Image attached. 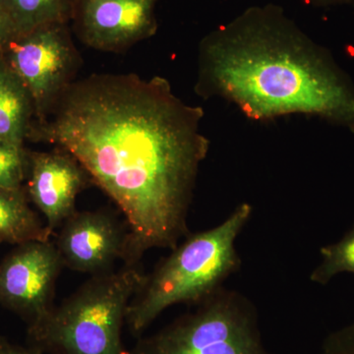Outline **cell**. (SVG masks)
Instances as JSON below:
<instances>
[{
  "label": "cell",
  "mask_w": 354,
  "mask_h": 354,
  "mask_svg": "<svg viewBox=\"0 0 354 354\" xmlns=\"http://www.w3.org/2000/svg\"><path fill=\"white\" fill-rule=\"evenodd\" d=\"M204 111L162 77L95 74L72 82L29 136L75 158L122 212L127 265L147 251L174 249L189 234L187 216L209 142Z\"/></svg>",
  "instance_id": "obj_1"
},
{
  "label": "cell",
  "mask_w": 354,
  "mask_h": 354,
  "mask_svg": "<svg viewBox=\"0 0 354 354\" xmlns=\"http://www.w3.org/2000/svg\"><path fill=\"white\" fill-rule=\"evenodd\" d=\"M198 62L203 97H221L255 120L307 114L354 134L353 81L279 6L250 7L209 32Z\"/></svg>",
  "instance_id": "obj_2"
},
{
  "label": "cell",
  "mask_w": 354,
  "mask_h": 354,
  "mask_svg": "<svg viewBox=\"0 0 354 354\" xmlns=\"http://www.w3.org/2000/svg\"><path fill=\"white\" fill-rule=\"evenodd\" d=\"M251 215V205L242 203L220 225L188 234L172 249L130 302L125 321L130 333L141 337L165 310L200 304L223 288L241 267L235 242Z\"/></svg>",
  "instance_id": "obj_3"
},
{
  "label": "cell",
  "mask_w": 354,
  "mask_h": 354,
  "mask_svg": "<svg viewBox=\"0 0 354 354\" xmlns=\"http://www.w3.org/2000/svg\"><path fill=\"white\" fill-rule=\"evenodd\" d=\"M137 265L95 274L37 325L29 346L44 354H128L122 328L128 306L145 281Z\"/></svg>",
  "instance_id": "obj_4"
},
{
  "label": "cell",
  "mask_w": 354,
  "mask_h": 354,
  "mask_svg": "<svg viewBox=\"0 0 354 354\" xmlns=\"http://www.w3.org/2000/svg\"><path fill=\"white\" fill-rule=\"evenodd\" d=\"M128 354H274L266 348L257 310L248 298L221 288L191 313L140 337Z\"/></svg>",
  "instance_id": "obj_5"
},
{
  "label": "cell",
  "mask_w": 354,
  "mask_h": 354,
  "mask_svg": "<svg viewBox=\"0 0 354 354\" xmlns=\"http://www.w3.org/2000/svg\"><path fill=\"white\" fill-rule=\"evenodd\" d=\"M24 83L43 121L71 84L79 53L67 24L44 26L20 35L1 55Z\"/></svg>",
  "instance_id": "obj_6"
},
{
  "label": "cell",
  "mask_w": 354,
  "mask_h": 354,
  "mask_svg": "<svg viewBox=\"0 0 354 354\" xmlns=\"http://www.w3.org/2000/svg\"><path fill=\"white\" fill-rule=\"evenodd\" d=\"M64 267L55 243L34 241L18 244L0 263V304L20 316L28 328L53 310V298Z\"/></svg>",
  "instance_id": "obj_7"
},
{
  "label": "cell",
  "mask_w": 354,
  "mask_h": 354,
  "mask_svg": "<svg viewBox=\"0 0 354 354\" xmlns=\"http://www.w3.org/2000/svg\"><path fill=\"white\" fill-rule=\"evenodd\" d=\"M160 0H80L74 27L88 48L120 53L158 31Z\"/></svg>",
  "instance_id": "obj_8"
},
{
  "label": "cell",
  "mask_w": 354,
  "mask_h": 354,
  "mask_svg": "<svg viewBox=\"0 0 354 354\" xmlns=\"http://www.w3.org/2000/svg\"><path fill=\"white\" fill-rule=\"evenodd\" d=\"M127 227L102 211L75 212L60 227L55 245L62 265L93 276L124 257Z\"/></svg>",
  "instance_id": "obj_9"
},
{
  "label": "cell",
  "mask_w": 354,
  "mask_h": 354,
  "mask_svg": "<svg viewBox=\"0 0 354 354\" xmlns=\"http://www.w3.org/2000/svg\"><path fill=\"white\" fill-rule=\"evenodd\" d=\"M29 158L28 192L51 232L75 213L77 195L90 177L75 158L62 149L32 153Z\"/></svg>",
  "instance_id": "obj_10"
},
{
  "label": "cell",
  "mask_w": 354,
  "mask_h": 354,
  "mask_svg": "<svg viewBox=\"0 0 354 354\" xmlns=\"http://www.w3.org/2000/svg\"><path fill=\"white\" fill-rule=\"evenodd\" d=\"M34 102L24 83L0 57V141L23 147L32 127Z\"/></svg>",
  "instance_id": "obj_11"
},
{
  "label": "cell",
  "mask_w": 354,
  "mask_h": 354,
  "mask_svg": "<svg viewBox=\"0 0 354 354\" xmlns=\"http://www.w3.org/2000/svg\"><path fill=\"white\" fill-rule=\"evenodd\" d=\"M53 232L29 206L23 189L0 187V242L50 241Z\"/></svg>",
  "instance_id": "obj_12"
},
{
  "label": "cell",
  "mask_w": 354,
  "mask_h": 354,
  "mask_svg": "<svg viewBox=\"0 0 354 354\" xmlns=\"http://www.w3.org/2000/svg\"><path fill=\"white\" fill-rule=\"evenodd\" d=\"M12 18L18 34L44 26L68 24L80 0H0Z\"/></svg>",
  "instance_id": "obj_13"
},
{
  "label": "cell",
  "mask_w": 354,
  "mask_h": 354,
  "mask_svg": "<svg viewBox=\"0 0 354 354\" xmlns=\"http://www.w3.org/2000/svg\"><path fill=\"white\" fill-rule=\"evenodd\" d=\"M322 260L310 274V279L318 285L326 286L342 272L354 274V225L341 241L322 247Z\"/></svg>",
  "instance_id": "obj_14"
},
{
  "label": "cell",
  "mask_w": 354,
  "mask_h": 354,
  "mask_svg": "<svg viewBox=\"0 0 354 354\" xmlns=\"http://www.w3.org/2000/svg\"><path fill=\"white\" fill-rule=\"evenodd\" d=\"M29 158L23 147L0 141V187L22 189Z\"/></svg>",
  "instance_id": "obj_15"
},
{
  "label": "cell",
  "mask_w": 354,
  "mask_h": 354,
  "mask_svg": "<svg viewBox=\"0 0 354 354\" xmlns=\"http://www.w3.org/2000/svg\"><path fill=\"white\" fill-rule=\"evenodd\" d=\"M320 354H354V321L330 333L324 339Z\"/></svg>",
  "instance_id": "obj_16"
},
{
  "label": "cell",
  "mask_w": 354,
  "mask_h": 354,
  "mask_svg": "<svg viewBox=\"0 0 354 354\" xmlns=\"http://www.w3.org/2000/svg\"><path fill=\"white\" fill-rule=\"evenodd\" d=\"M19 36L12 18L7 12L6 7L0 1V57L8 48L9 44Z\"/></svg>",
  "instance_id": "obj_17"
},
{
  "label": "cell",
  "mask_w": 354,
  "mask_h": 354,
  "mask_svg": "<svg viewBox=\"0 0 354 354\" xmlns=\"http://www.w3.org/2000/svg\"><path fill=\"white\" fill-rule=\"evenodd\" d=\"M0 354H44L32 346H22L0 337Z\"/></svg>",
  "instance_id": "obj_18"
},
{
  "label": "cell",
  "mask_w": 354,
  "mask_h": 354,
  "mask_svg": "<svg viewBox=\"0 0 354 354\" xmlns=\"http://www.w3.org/2000/svg\"><path fill=\"white\" fill-rule=\"evenodd\" d=\"M310 3L316 4V6H337V4H346L353 1V0H306Z\"/></svg>",
  "instance_id": "obj_19"
}]
</instances>
